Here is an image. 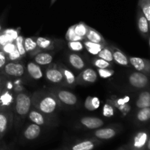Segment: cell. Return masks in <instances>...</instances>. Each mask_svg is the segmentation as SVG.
I'll return each mask as SVG.
<instances>
[{"label": "cell", "instance_id": "cell-1", "mask_svg": "<svg viewBox=\"0 0 150 150\" xmlns=\"http://www.w3.org/2000/svg\"><path fill=\"white\" fill-rule=\"evenodd\" d=\"M32 105L42 114L51 116L59 109L61 103L52 92L40 91L32 95Z\"/></svg>", "mask_w": 150, "mask_h": 150}, {"label": "cell", "instance_id": "cell-2", "mask_svg": "<svg viewBox=\"0 0 150 150\" xmlns=\"http://www.w3.org/2000/svg\"><path fill=\"white\" fill-rule=\"evenodd\" d=\"M32 96L28 92H18L15 96L14 112L20 118H25L32 108Z\"/></svg>", "mask_w": 150, "mask_h": 150}, {"label": "cell", "instance_id": "cell-3", "mask_svg": "<svg viewBox=\"0 0 150 150\" xmlns=\"http://www.w3.org/2000/svg\"><path fill=\"white\" fill-rule=\"evenodd\" d=\"M14 119L12 108H0V140L11 127Z\"/></svg>", "mask_w": 150, "mask_h": 150}, {"label": "cell", "instance_id": "cell-4", "mask_svg": "<svg viewBox=\"0 0 150 150\" xmlns=\"http://www.w3.org/2000/svg\"><path fill=\"white\" fill-rule=\"evenodd\" d=\"M25 72L24 65L18 62H7L0 70V73L10 78H18L23 76Z\"/></svg>", "mask_w": 150, "mask_h": 150}, {"label": "cell", "instance_id": "cell-5", "mask_svg": "<svg viewBox=\"0 0 150 150\" xmlns=\"http://www.w3.org/2000/svg\"><path fill=\"white\" fill-rule=\"evenodd\" d=\"M51 92L57 97L61 103L69 106H73L77 104L78 98L75 94L70 91L64 90V89H54L51 90Z\"/></svg>", "mask_w": 150, "mask_h": 150}, {"label": "cell", "instance_id": "cell-6", "mask_svg": "<svg viewBox=\"0 0 150 150\" xmlns=\"http://www.w3.org/2000/svg\"><path fill=\"white\" fill-rule=\"evenodd\" d=\"M45 79L53 83H62L64 82V76L59 67L56 64L50 65L46 69L45 73Z\"/></svg>", "mask_w": 150, "mask_h": 150}, {"label": "cell", "instance_id": "cell-7", "mask_svg": "<svg viewBox=\"0 0 150 150\" xmlns=\"http://www.w3.org/2000/svg\"><path fill=\"white\" fill-rule=\"evenodd\" d=\"M130 84L136 89H143L149 83V79L147 76L142 72H134L130 75L128 78Z\"/></svg>", "mask_w": 150, "mask_h": 150}, {"label": "cell", "instance_id": "cell-8", "mask_svg": "<svg viewBox=\"0 0 150 150\" xmlns=\"http://www.w3.org/2000/svg\"><path fill=\"white\" fill-rule=\"evenodd\" d=\"M98 80L97 72L92 68L88 67L84 69L83 71L76 78V83L81 84H90L96 82Z\"/></svg>", "mask_w": 150, "mask_h": 150}, {"label": "cell", "instance_id": "cell-9", "mask_svg": "<svg viewBox=\"0 0 150 150\" xmlns=\"http://www.w3.org/2000/svg\"><path fill=\"white\" fill-rule=\"evenodd\" d=\"M28 117L32 123L40 126L45 125L49 122L48 116L42 114V112L37 110L34 107H32L29 111V114H28Z\"/></svg>", "mask_w": 150, "mask_h": 150}, {"label": "cell", "instance_id": "cell-10", "mask_svg": "<svg viewBox=\"0 0 150 150\" xmlns=\"http://www.w3.org/2000/svg\"><path fill=\"white\" fill-rule=\"evenodd\" d=\"M80 123L84 127L90 130L98 129L103 126L104 121L100 118L94 117H84L80 120Z\"/></svg>", "mask_w": 150, "mask_h": 150}, {"label": "cell", "instance_id": "cell-11", "mask_svg": "<svg viewBox=\"0 0 150 150\" xmlns=\"http://www.w3.org/2000/svg\"><path fill=\"white\" fill-rule=\"evenodd\" d=\"M129 62L139 72L147 73L150 70L149 62L144 59L140 58V57H131L129 58Z\"/></svg>", "mask_w": 150, "mask_h": 150}, {"label": "cell", "instance_id": "cell-12", "mask_svg": "<svg viewBox=\"0 0 150 150\" xmlns=\"http://www.w3.org/2000/svg\"><path fill=\"white\" fill-rule=\"evenodd\" d=\"M14 100L15 97L13 92L5 86L0 97V108H11Z\"/></svg>", "mask_w": 150, "mask_h": 150}, {"label": "cell", "instance_id": "cell-13", "mask_svg": "<svg viewBox=\"0 0 150 150\" xmlns=\"http://www.w3.org/2000/svg\"><path fill=\"white\" fill-rule=\"evenodd\" d=\"M41 130L42 129H41L40 126L32 123V124L29 125L24 130L23 136L27 140H35L37 138L39 137L41 133Z\"/></svg>", "mask_w": 150, "mask_h": 150}, {"label": "cell", "instance_id": "cell-14", "mask_svg": "<svg viewBox=\"0 0 150 150\" xmlns=\"http://www.w3.org/2000/svg\"><path fill=\"white\" fill-rule=\"evenodd\" d=\"M26 71L29 76L35 80H40L43 76L42 69L40 68V65L35 62H29L26 64Z\"/></svg>", "mask_w": 150, "mask_h": 150}, {"label": "cell", "instance_id": "cell-15", "mask_svg": "<svg viewBox=\"0 0 150 150\" xmlns=\"http://www.w3.org/2000/svg\"><path fill=\"white\" fill-rule=\"evenodd\" d=\"M117 130L113 127H105V128H98L94 133V136L99 139L108 140L117 135Z\"/></svg>", "mask_w": 150, "mask_h": 150}, {"label": "cell", "instance_id": "cell-16", "mask_svg": "<svg viewBox=\"0 0 150 150\" xmlns=\"http://www.w3.org/2000/svg\"><path fill=\"white\" fill-rule=\"evenodd\" d=\"M24 48L26 53L31 56H35L38 53L40 52L41 51L39 48H38V45H37L36 40H35V38H24Z\"/></svg>", "mask_w": 150, "mask_h": 150}, {"label": "cell", "instance_id": "cell-17", "mask_svg": "<svg viewBox=\"0 0 150 150\" xmlns=\"http://www.w3.org/2000/svg\"><path fill=\"white\" fill-rule=\"evenodd\" d=\"M85 40H86L88 41H90V42H95V43L106 45L105 39L102 36V35L92 27H89L87 34H86V37H85Z\"/></svg>", "mask_w": 150, "mask_h": 150}, {"label": "cell", "instance_id": "cell-18", "mask_svg": "<svg viewBox=\"0 0 150 150\" xmlns=\"http://www.w3.org/2000/svg\"><path fill=\"white\" fill-rule=\"evenodd\" d=\"M148 134L145 131L139 132L134 136L133 142V146L136 150L142 149L147 143Z\"/></svg>", "mask_w": 150, "mask_h": 150}, {"label": "cell", "instance_id": "cell-19", "mask_svg": "<svg viewBox=\"0 0 150 150\" xmlns=\"http://www.w3.org/2000/svg\"><path fill=\"white\" fill-rule=\"evenodd\" d=\"M111 49V51H112L113 59H114V61L116 63L122 66L129 65V64H130V62H129V59L127 58V56L122 51H121L118 48H114V47H112Z\"/></svg>", "mask_w": 150, "mask_h": 150}, {"label": "cell", "instance_id": "cell-20", "mask_svg": "<svg viewBox=\"0 0 150 150\" xmlns=\"http://www.w3.org/2000/svg\"><path fill=\"white\" fill-rule=\"evenodd\" d=\"M34 62L38 65H48L53 61V56L47 52H39L34 56Z\"/></svg>", "mask_w": 150, "mask_h": 150}, {"label": "cell", "instance_id": "cell-21", "mask_svg": "<svg viewBox=\"0 0 150 150\" xmlns=\"http://www.w3.org/2000/svg\"><path fill=\"white\" fill-rule=\"evenodd\" d=\"M98 144L96 141L86 139L73 144L70 150H92L95 149V146Z\"/></svg>", "mask_w": 150, "mask_h": 150}, {"label": "cell", "instance_id": "cell-22", "mask_svg": "<svg viewBox=\"0 0 150 150\" xmlns=\"http://www.w3.org/2000/svg\"><path fill=\"white\" fill-rule=\"evenodd\" d=\"M68 61L70 65L77 70H82L85 67V62L83 58L77 54H70L68 56Z\"/></svg>", "mask_w": 150, "mask_h": 150}, {"label": "cell", "instance_id": "cell-23", "mask_svg": "<svg viewBox=\"0 0 150 150\" xmlns=\"http://www.w3.org/2000/svg\"><path fill=\"white\" fill-rule=\"evenodd\" d=\"M35 40L38 48L42 51H51L54 48V41L49 38L39 37V38H35Z\"/></svg>", "mask_w": 150, "mask_h": 150}, {"label": "cell", "instance_id": "cell-24", "mask_svg": "<svg viewBox=\"0 0 150 150\" xmlns=\"http://www.w3.org/2000/svg\"><path fill=\"white\" fill-rule=\"evenodd\" d=\"M59 67L64 76V82L66 83V84L70 86H75L77 83H76V78L73 72L64 65H60Z\"/></svg>", "mask_w": 150, "mask_h": 150}, {"label": "cell", "instance_id": "cell-25", "mask_svg": "<svg viewBox=\"0 0 150 150\" xmlns=\"http://www.w3.org/2000/svg\"><path fill=\"white\" fill-rule=\"evenodd\" d=\"M138 27L140 32L144 35H146L149 33V24L148 22L147 19L146 18L141 10L139 11L138 13Z\"/></svg>", "mask_w": 150, "mask_h": 150}, {"label": "cell", "instance_id": "cell-26", "mask_svg": "<svg viewBox=\"0 0 150 150\" xmlns=\"http://www.w3.org/2000/svg\"><path fill=\"white\" fill-rule=\"evenodd\" d=\"M83 43L86 48V51L92 55H98L100 51L105 46V45H104V44L95 43V42H90V41H88L86 40H83Z\"/></svg>", "mask_w": 150, "mask_h": 150}, {"label": "cell", "instance_id": "cell-27", "mask_svg": "<svg viewBox=\"0 0 150 150\" xmlns=\"http://www.w3.org/2000/svg\"><path fill=\"white\" fill-rule=\"evenodd\" d=\"M136 106L140 108H148L150 107V92H142L139 95V98L136 101Z\"/></svg>", "mask_w": 150, "mask_h": 150}, {"label": "cell", "instance_id": "cell-28", "mask_svg": "<svg viewBox=\"0 0 150 150\" xmlns=\"http://www.w3.org/2000/svg\"><path fill=\"white\" fill-rule=\"evenodd\" d=\"M139 4L141 11L149 22L150 28V0H139Z\"/></svg>", "mask_w": 150, "mask_h": 150}, {"label": "cell", "instance_id": "cell-29", "mask_svg": "<svg viewBox=\"0 0 150 150\" xmlns=\"http://www.w3.org/2000/svg\"><path fill=\"white\" fill-rule=\"evenodd\" d=\"M74 26L75 32H76V35L85 40V37H86V34H87L89 26H87L83 22H79L77 24H75Z\"/></svg>", "mask_w": 150, "mask_h": 150}, {"label": "cell", "instance_id": "cell-30", "mask_svg": "<svg viewBox=\"0 0 150 150\" xmlns=\"http://www.w3.org/2000/svg\"><path fill=\"white\" fill-rule=\"evenodd\" d=\"M98 57L103 59L105 60L107 62H112L114 61L111 49L107 47L106 45L100 51L99 54H98Z\"/></svg>", "mask_w": 150, "mask_h": 150}, {"label": "cell", "instance_id": "cell-31", "mask_svg": "<svg viewBox=\"0 0 150 150\" xmlns=\"http://www.w3.org/2000/svg\"><path fill=\"white\" fill-rule=\"evenodd\" d=\"M136 118L139 122H142L149 121L150 120V107L140 108V110L137 113Z\"/></svg>", "mask_w": 150, "mask_h": 150}, {"label": "cell", "instance_id": "cell-32", "mask_svg": "<svg viewBox=\"0 0 150 150\" xmlns=\"http://www.w3.org/2000/svg\"><path fill=\"white\" fill-rule=\"evenodd\" d=\"M74 27L75 26L73 25V26H71L70 27L68 28L65 35L66 40L68 42L69 41H83L84 39L76 35V32H75Z\"/></svg>", "mask_w": 150, "mask_h": 150}, {"label": "cell", "instance_id": "cell-33", "mask_svg": "<svg viewBox=\"0 0 150 150\" xmlns=\"http://www.w3.org/2000/svg\"><path fill=\"white\" fill-rule=\"evenodd\" d=\"M92 64L98 69H105V68H110L112 67V64L111 62H107L105 60L103 59L95 58L92 60Z\"/></svg>", "mask_w": 150, "mask_h": 150}, {"label": "cell", "instance_id": "cell-34", "mask_svg": "<svg viewBox=\"0 0 150 150\" xmlns=\"http://www.w3.org/2000/svg\"><path fill=\"white\" fill-rule=\"evenodd\" d=\"M23 42H24V38H23L22 35H19L18 36V38L15 40V42H16V48L18 51V52L20 53V54L21 55L22 57H24L26 56V52L25 51L24 48V44H23Z\"/></svg>", "mask_w": 150, "mask_h": 150}, {"label": "cell", "instance_id": "cell-35", "mask_svg": "<svg viewBox=\"0 0 150 150\" xmlns=\"http://www.w3.org/2000/svg\"><path fill=\"white\" fill-rule=\"evenodd\" d=\"M67 46L69 49L73 51H81L84 45L81 41H69Z\"/></svg>", "mask_w": 150, "mask_h": 150}, {"label": "cell", "instance_id": "cell-36", "mask_svg": "<svg viewBox=\"0 0 150 150\" xmlns=\"http://www.w3.org/2000/svg\"><path fill=\"white\" fill-rule=\"evenodd\" d=\"M114 108L109 103H105L103 108V115L105 117H111L114 115Z\"/></svg>", "mask_w": 150, "mask_h": 150}, {"label": "cell", "instance_id": "cell-37", "mask_svg": "<svg viewBox=\"0 0 150 150\" xmlns=\"http://www.w3.org/2000/svg\"><path fill=\"white\" fill-rule=\"evenodd\" d=\"M20 31L21 29L20 28H18V29H4V30H1V32L5 35H7V36L10 37V38L15 40L16 38H18V36L20 34Z\"/></svg>", "mask_w": 150, "mask_h": 150}, {"label": "cell", "instance_id": "cell-38", "mask_svg": "<svg viewBox=\"0 0 150 150\" xmlns=\"http://www.w3.org/2000/svg\"><path fill=\"white\" fill-rule=\"evenodd\" d=\"M98 74L103 79H108L111 77L114 74V71L112 69L105 68V69H98Z\"/></svg>", "mask_w": 150, "mask_h": 150}, {"label": "cell", "instance_id": "cell-39", "mask_svg": "<svg viewBox=\"0 0 150 150\" xmlns=\"http://www.w3.org/2000/svg\"><path fill=\"white\" fill-rule=\"evenodd\" d=\"M21 55L18 52L17 48L14 51L7 55V62H18L19 60L21 59Z\"/></svg>", "mask_w": 150, "mask_h": 150}, {"label": "cell", "instance_id": "cell-40", "mask_svg": "<svg viewBox=\"0 0 150 150\" xmlns=\"http://www.w3.org/2000/svg\"><path fill=\"white\" fill-rule=\"evenodd\" d=\"M0 48L5 53L6 55H7V54H10V53H12L13 51H14L16 49V42H15V41L14 42H8V43L5 44V45H3V46L1 47Z\"/></svg>", "mask_w": 150, "mask_h": 150}, {"label": "cell", "instance_id": "cell-41", "mask_svg": "<svg viewBox=\"0 0 150 150\" xmlns=\"http://www.w3.org/2000/svg\"><path fill=\"white\" fill-rule=\"evenodd\" d=\"M7 62V55H6L5 53L0 48V70L2 69V67H4V64Z\"/></svg>", "mask_w": 150, "mask_h": 150}, {"label": "cell", "instance_id": "cell-42", "mask_svg": "<svg viewBox=\"0 0 150 150\" xmlns=\"http://www.w3.org/2000/svg\"><path fill=\"white\" fill-rule=\"evenodd\" d=\"M84 107L89 111H94L93 107H92V97L91 96H88L86 99L85 100Z\"/></svg>", "mask_w": 150, "mask_h": 150}, {"label": "cell", "instance_id": "cell-43", "mask_svg": "<svg viewBox=\"0 0 150 150\" xmlns=\"http://www.w3.org/2000/svg\"><path fill=\"white\" fill-rule=\"evenodd\" d=\"M100 104V102L99 98H97V97H92V107H93L94 111H95V110L99 108Z\"/></svg>", "mask_w": 150, "mask_h": 150}, {"label": "cell", "instance_id": "cell-44", "mask_svg": "<svg viewBox=\"0 0 150 150\" xmlns=\"http://www.w3.org/2000/svg\"><path fill=\"white\" fill-rule=\"evenodd\" d=\"M5 77H4V79L0 82V97H1V93H2L3 90H4V87H5Z\"/></svg>", "mask_w": 150, "mask_h": 150}, {"label": "cell", "instance_id": "cell-45", "mask_svg": "<svg viewBox=\"0 0 150 150\" xmlns=\"http://www.w3.org/2000/svg\"><path fill=\"white\" fill-rule=\"evenodd\" d=\"M147 148H148V149L150 150V137H149V140L147 141Z\"/></svg>", "mask_w": 150, "mask_h": 150}, {"label": "cell", "instance_id": "cell-46", "mask_svg": "<svg viewBox=\"0 0 150 150\" xmlns=\"http://www.w3.org/2000/svg\"><path fill=\"white\" fill-rule=\"evenodd\" d=\"M56 1H57V0H51V6H52Z\"/></svg>", "mask_w": 150, "mask_h": 150}, {"label": "cell", "instance_id": "cell-47", "mask_svg": "<svg viewBox=\"0 0 150 150\" xmlns=\"http://www.w3.org/2000/svg\"><path fill=\"white\" fill-rule=\"evenodd\" d=\"M1 32V23H0V32Z\"/></svg>", "mask_w": 150, "mask_h": 150}, {"label": "cell", "instance_id": "cell-48", "mask_svg": "<svg viewBox=\"0 0 150 150\" xmlns=\"http://www.w3.org/2000/svg\"><path fill=\"white\" fill-rule=\"evenodd\" d=\"M149 46H150V38H149Z\"/></svg>", "mask_w": 150, "mask_h": 150}, {"label": "cell", "instance_id": "cell-49", "mask_svg": "<svg viewBox=\"0 0 150 150\" xmlns=\"http://www.w3.org/2000/svg\"><path fill=\"white\" fill-rule=\"evenodd\" d=\"M0 150H4V149H0Z\"/></svg>", "mask_w": 150, "mask_h": 150}, {"label": "cell", "instance_id": "cell-50", "mask_svg": "<svg viewBox=\"0 0 150 150\" xmlns=\"http://www.w3.org/2000/svg\"><path fill=\"white\" fill-rule=\"evenodd\" d=\"M0 34H1V32H0Z\"/></svg>", "mask_w": 150, "mask_h": 150}]
</instances>
